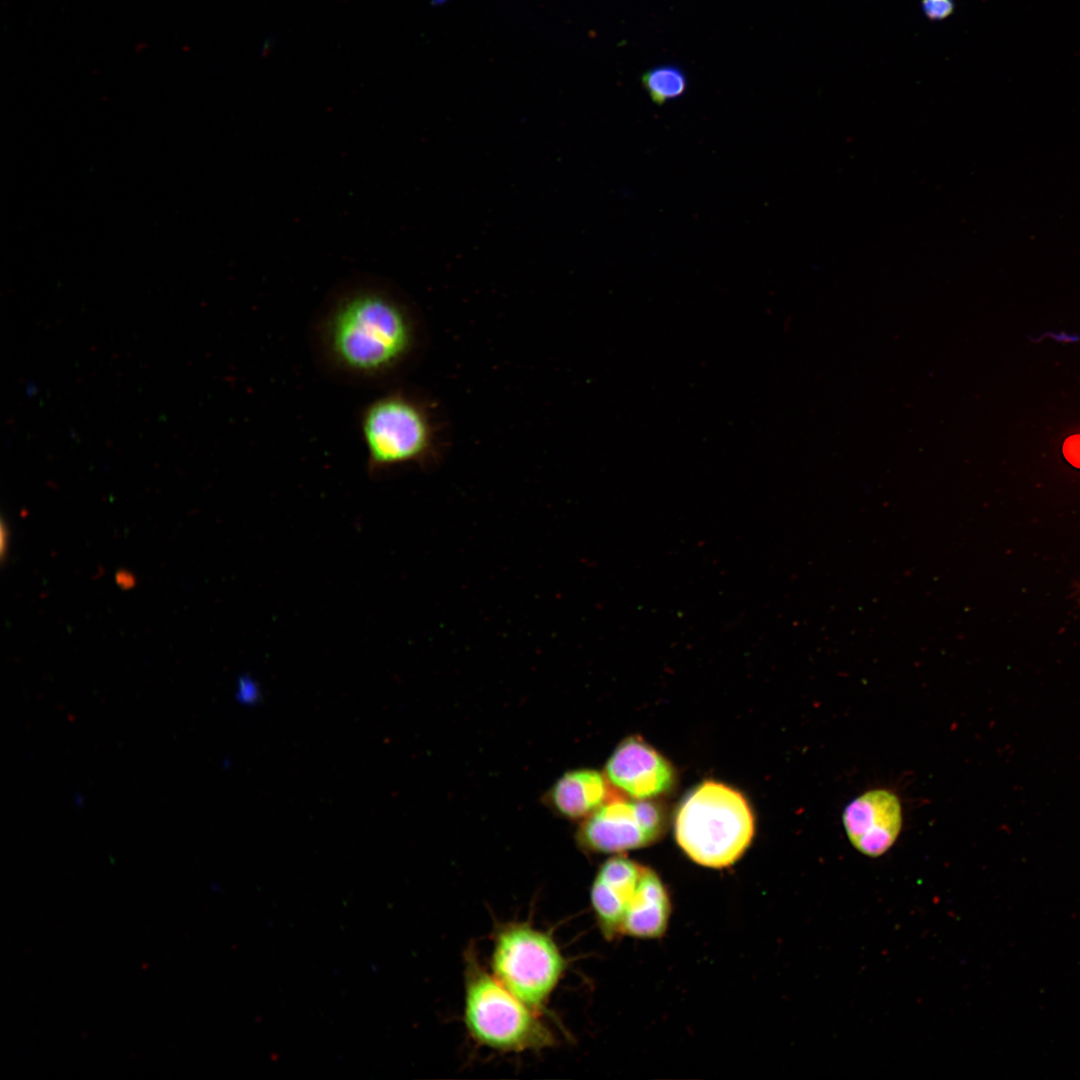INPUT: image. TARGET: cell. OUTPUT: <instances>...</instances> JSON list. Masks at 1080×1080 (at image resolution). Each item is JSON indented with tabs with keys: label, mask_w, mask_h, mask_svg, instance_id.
I'll list each match as a JSON object with an SVG mask.
<instances>
[{
	"label": "cell",
	"mask_w": 1080,
	"mask_h": 1080,
	"mask_svg": "<svg viewBox=\"0 0 1080 1080\" xmlns=\"http://www.w3.org/2000/svg\"><path fill=\"white\" fill-rule=\"evenodd\" d=\"M419 340L410 304L375 276L337 285L315 311L308 329L319 371L333 382L359 388L393 382L413 359Z\"/></svg>",
	"instance_id": "obj_1"
},
{
	"label": "cell",
	"mask_w": 1080,
	"mask_h": 1080,
	"mask_svg": "<svg viewBox=\"0 0 1080 1080\" xmlns=\"http://www.w3.org/2000/svg\"><path fill=\"white\" fill-rule=\"evenodd\" d=\"M590 901L599 929L609 941L622 936L659 938L670 920L671 900L661 878L650 867L623 856L601 865Z\"/></svg>",
	"instance_id": "obj_3"
},
{
	"label": "cell",
	"mask_w": 1080,
	"mask_h": 1080,
	"mask_svg": "<svg viewBox=\"0 0 1080 1080\" xmlns=\"http://www.w3.org/2000/svg\"><path fill=\"white\" fill-rule=\"evenodd\" d=\"M1063 453L1071 464L1080 467V435L1071 436L1065 441Z\"/></svg>",
	"instance_id": "obj_13"
},
{
	"label": "cell",
	"mask_w": 1080,
	"mask_h": 1080,
	"mask_svg": "<svg viewBox=\"0 0 1080 1080\" xmlns=\"http://www.w3.org/2000/svg\"><path fill=\"white\" fill-rule=\"evenodd\" d=\"M614 788L634 799H648L671 790L674 768L653 747L638 737L623 740L605 766Z\"/></svg>",
	"instance_id": "obj_9"
},
{
	"label": "cell",
	"mask_w": 1080,
	"mask_h": 1080,
	"mask_svg": "<svg viewBox=\"0 0 1080 1080\" xmlns=\"http://www.w3.org/2000/svg\"><path fill=\"white\" fill-rule=\"evenodd\" d=\"M538 1012L488 973L473 952L466 956L464 1023L475 1042L506 1053L551 1047L555 1036Z\"/></svg>",
	"instance_id": "obj_5"
},
{
	"label": "cell",
	"mask_w": 1080,
	"mask_h": 1080,
	"mask_svg": "<svg viewBox=\"0 0 1080 1080\" xmlns=\"http://www.w3.org/2000/svg\"><path fill=\"white\" fill-rule=\"evenodd\" d=\"M601 773L582 769L564 774L548 793V802L561 816L569 819L589 817L612 798L620 795L609 786Z\"/></svg>",
	"instance_id": "obj_10"
},
{
	"label": "cell",
	"mask_w": 1080,
	"mask_h": 1080,
	"mask_svg": "<svg viewBox=\"0 0 1080 1080\" xmlns=\"http://www.w3.org/2000/svg\"><path fill=\"white\" fill-rule=\"evenodd\" d=\"M447 1L448 0H432V4L433 5H442V4L446 3Z\"/></svg>",
	"instance_id": "obj_15"
},
{
	"label": "cell",
	"mask_w": 1080,
	"mask_h": 1080,
	"mask_svg": "<svg viewBox=\"0 0 1080 1080\" xmlns=\"http://www.w3.org/2000/svg\"><path fill=\"white\" fill-rule=\"evenodd\" d=\"M924 15L931 21H941L954 13V0H921Z\"/></svg>",
	"instance_id": "obj_12"
},
{
	"label": "cell",
	"mask_w": 1080,
	"mask_h": 1080,
	"mask_svg": "<svg viewBox=\"0 0 1080 1080\" xmlns=\"http://www.w3.org/2000/svg\"><path fill=\"white\" fill-rule=\"evenodd\" d=\"M367 469L379 475L406 464H425L435 455L437 429L426 402L402 387L368 401L359 414Z\"/></svg>",
	"instance_id": "obj_4"
},
{
	"label": "cell",
	"mask_w": 1080,
	"mask_h": 1080,
	"mask_svg": "<svg viewBox=\"0 0 1080 1080\" xmlns=\"http://www.w3.org/2000/svg\"><path fill=\"white\" fill-rule=\"evenodd\" d=\"M490 965L503 986L539 1011L558 986L567 963L549 934L528 923L513 922L497 931Z\"/></svg>",
	"instance_id": "obj_6"
},
{
	"label": "cell",
	"mask_w": 1080,
	"mask_h": 1080,
	"mask_svg": "<svg viewBox=\"0 0 1080 1080\" xmlns=\"http://www.w3.org/2000/svg\"><path fill=\"white\" fill-rule=\"evenodd\" d=\"M754 817L744 796L713 780L696 786L675 816V838L695 863L709 868L734 864L749 847Z\"/></svg>",
	"instance_id": "obj_2"
},
{
	"label": "cell",
	"mask_w": 1080,
	"mask_h": 1080,
	"mask_svg": "<svg viewBox=\"0 0 1080 1080\" xmlns=\"http://www.w3.org/2000/svg\"><path fill=\"white\" fill-rule=\"evenodd\" d=\"M116 583L120 588L129 589L135 585V578L128 571L119 570L115 576Z\"/></svg>",
	"instance_id": "obj_14"
},
{
	"label": "cell",
	"mask_w": 1080,
	"mask_h": 1080,
	"mask_svg": "<svg viewBox=\"0 0 1080 1080\" xmlns=\"http://www.w3.org/2000/svg\"><path fill=\"white\" fill-rule=\"evenodd\" d=\"M662 808L647 799L626 800L618 795L586 818L577 840L596 853H621L648 846L664 832Z\"/></svg>",
	"instance_id": "obj_7"
},
{
	"label": "cell",
	"mask_w": 1080,
	"mask_h": 1080,
	"mask_svg": "<svg viewBox=\"0 0 1080 1080\" xmlns=\"http://www.w3.org/2000/svg\"><path fill=\"white\" fill-rule=\"evenodd\" d=\"M902 821L900 800L886 789L861 794L843 813V825L849 841L869 857H879L894 845Z\"/></svg>",
	"instance_id": "obj_8"
},
{
	"label": "cell",
	"mask_w": 1080,
	"mask_h": 1080,
	"mask_svg": "<svg viewBox=\"0 0 1080 1080\" xmlns=\"http://www.w3.org/2000/svg\"><path fill=\"white\" fill-rule=\"evenodd\" d=\"M640 80L650 99L657 105L680 98L688 88L685 72L674 64L650 68L641 75Z\"/></svg>",
	"instance_id": "obj_11"
}]
</instances>
